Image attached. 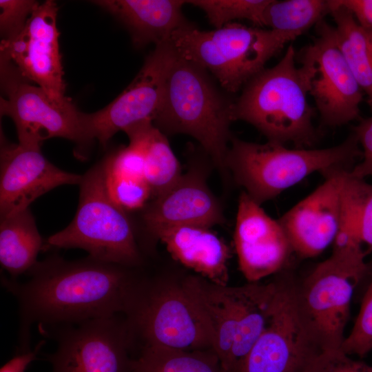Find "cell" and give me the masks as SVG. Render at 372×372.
Masks as SVG:
<instances>
[{
  "mask_svg": "<svg viewBox=\"0 0 372 372\" xmlns=\"http://www.w3.org/2000/svg\"><path fill=\"white\" fill-rule=\"evenodd\" d=\"M294 280H279L270 321L234 372H289L307 341L298 313Z\"/></svg>",
  "mask_w": 372,
  "mask_h": 372,
  "instance_id": "ac0fdd59",
  "label": "cell"
},
{
  "mask_svg": "<svg viewBox=\"0 0 372 372\" xmlns=\"http://www.w3.org/2000/svg\"><path fill=\"white\" fill-rule=\"evenodd\" d=\"M349 171L334 169L326 174L323 183L278 219L298 256L316 257L333 244L340 228L344 183Z\"/></svg>",
  "mask_w": 372,
  "mask_h": 372,
  "instance_id": "9a60e30c",
  "label": "cell"
},
{
  "mask_svg": "<svg viewBox=\"0 0 372 372\" xmlns=\"http://www.w3.org/2000/svg\"><path fill=\"white\" fill-rule=\"evenodd\" d=\"M39 4L32 0H1L0 32L2 40H10L17 36Z\"/></svg>",
  "mask_w": 372,
  "mask_h": 372,
  "instance_id": "4dcf8cb0",
  "label": "cell"
},
{
  "mask_svg": "<svg viewBox=\"0 0 372 372\" xmlns=\"http://www.w3.org/2000/svg\"><path fill=\"white\" fill-rule=\"evenodd\" d=\"M234 239L239 269L249 282L280 271L293 253L279 220L245 192L238 199Z\"/></svg>",
  "mask_w": 372,
  "mask_h": 372,
  "instance_id": "2e32d148",
  "label": "cell"
},
{
  "mask_svg": "<svg viewBox=\"0 0 372 372\" xmlns=\"http://www.w3.org/2000/svg\"><path fill=\"white\" fill-rule=\"evenodd\" d=\"M224 218L217 198L196 169L183 174L170 189L154 198L143 214L146 228L152 235L177 226L210 228L223 224Z\"/></svg>",
  "mask_w": 372,
  "mask_h": 372,
  "instance_id": "d6986e66",
  "label": "cell"
},
{
  "mask_svg": "<svg viewBox=\"0 0 372 372\" xmlns=\"http://www.w3.org/2000/svg\"><path fill=\"white\" fill-rule=\"evenodd\" d=\"M358 239L372 249V185L364 198L360 213Z\"/></svg>",
  "mask_w": 372,
  "mask_h": 372,
  "instance_id": "e575fe53",
  "label": "cell"
},
{
  "mask_svg": "<svg viewBox=\"0 0 372 372\" xmlns=\"http://www.w3.org/2000/svg\"><path fill=\"white\" fill-rule=\"evenodd\" d=\"M270 0H192L186 1L199 8L209 22L220 28L234 20L246 19L262 27V14Z\"/></svg>",
  "mask_w": 372,
  "mask_h": 372,
  "instance_id": "83f0119b",
  "label": "cell"
},
{
  "mask_svg": "<svg viewBox=\"0 0 372 372\" xmlns=\"http://www.w3.org/2000/svg\"><path fill=\"white\" fill-rule=\"evenodd\" d=\"M106 10L130 32L136 47L171 40L174 32L191 25L185 18L182 0H101L92 1Z\"/></svg>",
  "mask_w": 372,
  "mask_h": 372,
  "instance_id": "44dd1931",
  "label": "cell"
},
{
  "mask_svg": "<svg viewBox=\"0 0 372 372\" xmlns=\"http://www.w3.org/2000/svg\"><path fill=\"white\" fill-rule=\"evenodd\" d=\"M299 35L233 22L205 31L189 25L174 32L178 54L212 74L228 93L238 92Z\"/></svg>",
  "mask_w": 372,
  "mask_h": 372,
  "instance_id": "8992f818",
  "label": "cell"
},
{
  "mask_svg": "<svg viewBox=\"0 0 372 372\" xmlns=\"http://www.w3.org/2000/svg\"><path fill=\"white\" fill-rule=\"evenodd\" d=\"M341 349L349 355H355L360 358L372 351V271L360 311Z\"/></svg>",
  "mask_w": 372,
  "mask_h": 372,
  "instance_id": "f1b7e54d",
  "label": "cell"
},
{
  "mask_svg": "<svg viewBox=\"0 0 372 372\" xmlns=\"http://www.w3.org/2000/svg\"><path fill=\"white\" fill-rule=\"evenodd\" d=\"M130 143L136 145L143 153L144 179L154 198L170 189L183 175L179 161L165 134L152 121L147 120L126 128Z\"/></svg>",
  "mask_w": 372,
  "mask_h": 372,
  "instance_id": "7402d4cb",
  "label": "cell"
},
{
  "mask_svg": "<svg viewBox=\"0 0 372 372\" xmlns=\"http://www.w3.org/2000/svg\"><path fill=\"white\" fill-rule=\"evenodd\" d=\"M230 143L226 168L260 205L314 172L324 176L334 169L351 170L362 156L353 132L342 143L324 149H289L269 141L260 144L235 137Z\"/></svg>",
  "mask_w": 372,
  "mask_h": 372,
  "instance_id": "5b68a950",
  "label": "cell"
},
{
  "mask_svg": "<svg viewBox=\"0 0 372 372\" xmlns=\"http://www.w3.org/2000/svg\"><path fill=\"white\" fill-rule=\"evenodd\" d=\"M316 29L318 37L296 53V61L305 72L321 123L338 127L360 120L363 91L337 45L334 26L323 19Z\"/></svg>",
  "mask_w": 372,
  "mask_h": 372,
  "instance_id": "8fae6325",
  "label": "cell"
},
{
  "mask_svg": "<svg viewBox=\"0 0 372 372\" xmlns=\"http://www.w3.org/2000/svg\"><path fill=\"white\" fill-rule=\"evenodd\" d=\"M105 171L109 194L120 207L125 211L140 209L145 205L152 194L145 180L110 174L106 167Z\"/></svg>",
  "mask_w": 372,
  "mask_h": 372,
  "instance_id": "f546056e",
  "label": "cell"
},
{
  "mask_svg": "<svg viewBox=\"0 0 372 372\" xmlns=\"http://www.w3.org/2000/svg\"><path fill=\"white\" fill-rule=\"evenodd\" d=\"M0 218L29 208L37 198L63 185H79L83 175L50 163L41 148L1 141Z\"/></svg>",
  "mask_w": 372,
  "mask_h": 372,
  "instance_id": "e0dca14e",
  "label": "cell"
},
{
  "mask_svg": "<svg viewBox=\"0 0 372 372\" xmlns=\"http://www.w3.org/2000/svg\"><path fill=\"white\" fill-rule=\"evenodd\" d=\"M367 32V31H366ZM372 42V32H367Z\"/></svg>",
  "mask_w": 372,
  "mask_h": 372,
  "instance_id": "8d00e7d4",
  "label": "cell"
},
{
  "mask_svg": "<svg viewBox=\"0 0 372 372\" xmlns=\"http://www.w3.org/2000/svg\"><path fill=\"white\" fill-rule=\"evenodd\" d=\"M329 0H270L262 14V25L299 36L330 13Z\"/></svg>",
  "mask_w": 372,
  "mask_h": 372,
  "instance_id": "484cf974",
  "label": "cell"
},
{
  "mask_svg": "<svg viewBox=\"0 0 372 372\" xmlns=\"http://www.w3.org/2000/svg\"><path fill=\"white\" fill-rule=\"evenodd\" d=\"M352 132L356 135L362 152V160L354 165L351 174L358 178L364 179L372 177V115L366 118H360Z\"/></svg>",
  "mask_w": 372,
  "mask_h": 372,
  "instance_id": "d6a6232c",
  "label": "cell"
},
{
  "mask_svg": "<svg viewBox=\"0 0 372 372\" xmlns=\"http://www.w3.org/2000/svg\"><path fill=\"white\" fill-rule=\"evenodd\" d=\"M289 372H372V366L341 349H321L308 340Z\"/></svg>",
  "mask_w": 372,
  "mask_h": 372,
  "instance_id": "4316f807",
  "label": "cell"
},
{
  "mask_svg": "<svg viewBox=\"0 0 372 372\" xmlns=\"http://www.w3.org/2000/svg\"><path fill=\"white\" fill-rule=\"evenodd\" d=\"M104 161L106 169L110 174L145 180L143 153L135 144L129 143L127 146L121 147L107 156Z\"/></svg>",
  "mask_w": 372,
  "mask_h": 372,
  "instance_id": "1f68e13d",
  "label": "cell"
},
{
  "mask_svg": "<svg viewBox=\"0 0 372 372\" xmlns=\"http://www.w3.org/2000/svg\"><path fill=\"white\" fill-rule=\"evenodd\" d=\"M165 245L172 256L199 276L219 285H227L230 249L210 228L177 226L152 234Z\"/></svg>",
  "mask_w": 372,
  "mask_h": 372,
  "instance_id": "ffe728a7",
  "label": "cell"
},
{
  "mask_svg": "<svg viewBox=\"0 0 372 372\" xmlns=\"http://www.w3.org/2000/svg\"><path fill=\"white\" fill-rule=\"evenodd\" d=\"M335 1L351 12L363 29L372 32V0Z\"/></svg>",
  "mask_w": 372,
  "mask_h": 372,
  "instance_id": "836d02e7",
  "label": "cell"
},
{
  "mask_svg": "<svg viewBox=\"0 0 372 372\" xmlns=\"http://www.w3.org/2000/svg\"><path fill=\"white\" fill-rule=\"evenodd\" d=\"M50 327L57 342L47 358L52 372H132L134 344L125 318L116 314Z\"/></svg>",
  "mask_w": 372,
  "mask_h": 372,
  "instance_id": "7c38bea8",
  "label": "cell"
},
{
  "mask_svg": "<svg viewBox=\"0 0 372 372\" xmlns=\"http://www.w3.org/2000/svg\"><path fill=\"white\" fill-rule=\"evenodd\" d=\"M335 38L348 67L367 96L372 112V42L351 12L335 0H329Z\"/></svg>",
  "mask_w": 372,
  "mask_h": 372,
  "instance_id": "cb8c5ba5",
  "label": "cell"
},
{
  "mask_svg": "<svg viewBox=\"0 0 372 372\" xmlns=\"http://www.w3.org/2000/svg\"><path fill=\"white\" fill-rule=\"evenodd\" d=\"M177 56L171 40L155 45L130 84L110 103L90 114L83 113L87 140L103 147L118 131L152 121L162 101L168 72Z\"/></svg>",
  "mask_w": 372,
  "mask_h": 372,
  "instance_id": "4fadbf2b",
  "label": "cell"
},
{
  "mask_svg": "<svg viewBox=\"0 0 372 372\" xmlns=\"http://www.w3.org/2000/svg\"><path fill=\"white\" fill-rule=\"evenodd\" d=\"M45 341L42 340L33 351L21 352L15 355L1 368L0 372H24L29 364L36 359Z\"/></svg>",
  "mask_w": 372,
  "mask_h": 372,
  "instance_id": "d590c367",
  "label": "cell"
},
{
  "mask_svg": "<svg viewBox=\"0 0 372 372\" xmlns=\"http://www.w3.org/2000/svg\"><path fill=\"white\" fill-rule=\"evenodd\" d=\"M234 102L205 69L177 53L152 122L165 135L194 138L216 165L225 170Z\"/></svg>",
  "mask_w": 372,
  "mask_h": 372,
  "instance_id": "3957f363",
  "label": "cell"
},
{
  "mask_svg": "<svg viewBox=\"0 0 372 372\" xmlns=\"http://www.w3.org/2000/svg\"><path fill=\"white\" fill-rule=\"evenodd\" d=\"M79 185L72 221L48 237L44 247L79 248L101 261L130 268L139 265L142 259L133 227L109 194L103 159L83 175Z\"/></svg>",
  "mask_w": 372,
  "mask_h": 372,
  "instance_id": "ba28073f",
  "label": "cell"
},
{
  "mask_svg": "<svg viewBox=\"0 0 372 372\" xmlns=\"http://www.w3.org/2000/svg\"><path fill=\"white\" fill-rule=\"evenodd\" d=\"M132 372H225L212 349L183 350L160 347L141 348Z\"/></svg>",
  "mask_w": 372,
  "mask_h": 372,
  "instance_id": "d4e9b609",
  "label": "cell"
},
{
  "mask_svg": "<svg viewBox=\"0 0 372 372\" xmlns=\"http://www.w3.org/2000/svg\"><path fill=\"white\" fill-rule=\"evenodd\" d=\"M44 247L30 209L1 219L0 263L10 279L28 273L37 263Z\"/></svg>",
  "mask_w": 372,
  "mask_h": 372,
  "instance_id": "603a6c76",
  "label": "cell"
},
{
  "mask_svg": "<svg viewBox=\"0 0 372 372\" xmlns=\"http://www.w3.org/2000/svg\"><path fill=\"white\" fill-rule=\"evenodd\" d=\"M279 281L229 287L199 275L182 281L225 372H234L271 318Z\"/></svg>",
  "mask_w": 372,
  "mask_h": 372,
  "instance_id": "7a4b0ae2",
  "label": "cell"
},
{
  "mask_svg": "<svg viewBox=\"0 0 372 372\" xmlns=\"http://www.w3.org/2000/svg\"><path fill=\"white\" fill-rule=\"evenodd\" d=\"M131 269L89 256L73 261L52 256L37 262L25 282L2 278L19 304L21 352L30 350V330L34 322L41 327H54L125 315L141 280Z\"/></svg>",
  "mask_w": 372,
  "mask_h": 372,
  "instance_id": "6da1fadb",
  "label": "cell"
},
{
  "mask_svg": "<svg viewBox=\"0 0 372 372\" xmlns=\"http://www.w3.org/2000/svg\"><path fill=\"white\" fill-rule=\"evenodd\" d=\"M57 12L53 1L39 4L17 36L1 40V57L9 60L23 78L41 87L54 101L64 103L70 99L65 95Z\"/></svg>",
  "mask_w": 372,
  "mask_h": 372,
  "instance_id": "5bb4252c",
  "label": "cell"
},
{
  "mask_svg": "<svg viewBox=\"0 0 372 372\" xmlns=\"http://www.w3.org/2000/svg\"><path fill=\"white\" fill-rule=\"evenodd\" d=\"M362 245H333L331 256L304 280L294 281L295 302L309 340L321 349H341L355 287L370 271Z\"/></svg>",
  "mask_w": 372,
  "mask_h": 372,
  "instance_id": "52a82bcc",
  "label": "cell"
},
{
  "mask_svg": "<svg viewBox=\"0 0 372 372\" xmlns=\"http://www.w3.org/2000/svg\"><path fill=\"white\" fill-rule=\"evenodd\" d=\"M1 84L6 98H1V115L14 123L19 143L41 148L52 138L70 140L81 147L89 145L82 112L70 99L59 103L39 86L30 84L7 59L1 57Z\"/></svg>",
  "mask_w": 372,
  "mask_h": 372,
  "instance_id": "30bf717a",
  "label": "cell"
},
{
  "mask_svg": "<svg viewBox=\"0 0 372 372\" xmlns=\"http://www.w3.org/2000/svg\"><path fill=\"white\" fill-rule=\"evenodd\" d=\"M296 61L290 44L276 65L250 80L234 102V120L251 124L269 142L304 148L316 142L318 134L312 122L315 109L307 100L306 74Z\"/></svg>",
  "mask_w": 372,
  "mask_h": 372,
  "instance_id": "277c9868",
  "label": "cell"
},
{
  "mask_svg": "<svg viewBox=\"0 0 372 372\" xmlns=\"http://www.w3.org/2000/svg\"><path fill=\"white\" fill-rule=\"evenodd\" d=\"M135 346L211 349L206 329L182 282L142 278L125 314Z\"/></svg>",
  "mask_w": 372,
  "mask_h": 372,
  "instance_id": "9c48e42d",
  "label": "cell"
}]
</instances>
